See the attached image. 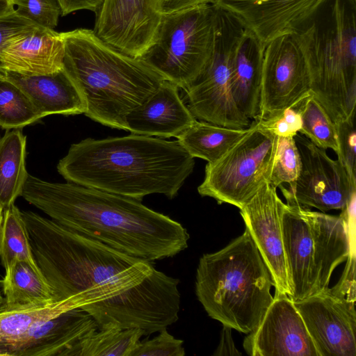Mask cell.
Returning <instances> with one entry per match:
<instances>
[{"instance_id":"6da1fadb","label":"cell","mask_w":356,"mask_h":356,"mask_svg":"<svg viewBox=\"0 0 356 356\" xmlns=\"http://www.w3.org/2000/svg\"><path fill=\"white\" fill-rule=\"evenodd\" d=\"M35 261L54 300L70 299L99 328L113 325L159 332L179 318V280L141 259L22 211Z\"/></svg>"},{"instance_id":"7a4b0ae2","label":"cell","mask_w":356,"mask_h":356,"mask_svg":"<svg viewBox=\"0 0 356 356\" xmlns=\"http://www.w3.org/2000/svg\"><path fill=\"white\" fill-rule=\"evenodd\" d=\"M21 196L59 225L149 262L188 247L187 229L141 200L29 174Z\"/></svg>"},{"instance_id":"3957f363","label":"cell","mask_w":356,"mask_h":356,"mask_svg":"<svg viewBox=\"0 0 356 356\" xmlns=\"http://www.w3.org/2000/svg\"><path fill=\"white\" fill-rule=\"evenodd\" d=\"M194 165L177 140L131 134L74 143L57 170L68 182L142 200L154 193L174 198Z\"/></svg>"},{"instance_id":"277c9868","label":"cell","mask_w":356,"mask_h":356,"mask_svg":"<svg viewBox=\"0 0 356 356\" xmlns=\"http://www.w3.org/2000/svg\"><path fill=\"white\" fill-rule=\"evenodd\" d=\"M63 68L79 88L85 115L103 125L126 130L125 118L165 80L140 58L99 39L93 30L60 33Z\"/></svg>"},{"instance_id":"5b68a950","label":"cell","mask_w":356,"mask_h":356,"mask_svg":"<svg viewBox=\"0 0 356 356\" xmlns=\"http://www.w3.org/2000/svg\"><path fill=\"white\" fill-rule=\"evenodd\" d=\"M273 285L246 228L222 249L203 254L196 270L195 293L207 314L245 334L261 322L273 300Z\"/></svg>"},{"instance_id":"8992f818","label":"cell","mask_w":356,"mask_h":356,"mask_svg":"<svg viewBox=\"0 0 356 356\" xmlns=\"http://www.w3.org/2000/svg\"><path fill=\"white\" fill-rule=\"evenodd\" d=\"M355 1L327 0L292 33L307 66L311 94L334 124L355 115Z\"/></svg>"},{"instance_id":"52a82bcc","label":"cell","mask_w":356,"mask_h":356,"mask_svg":"<svg viewBox=\"0 0 356 356\" xmlns=\"http://www.w3.org/2000/svg\"><path fill=\"white\" fill-rule=\"evenodd\" d=\"M355 199L339 216L285 204L282 216L284 249L290 289L298 301L328 288L334 269L355 247L350 221Z\"/></svg>"},{"instance_id":"ba28073f","label":"cell","mask_w":356,"mask_h":356,"mask_svg":"<svg viewBox=\"0 0 356 356\" xmlns=\"http://www.w3.org/2000/svg\"><path fill=\"white\" fill-rule=\"evenodd\" d=\"M218 9L204 4L162 14L140 58L165 80L184 89L201 74L216 43Z\"/></svg>"},{"instance_id":"9c48e42d","label":"cell","mask_w":356,"mask_h":356,"mask_svg":"<svg viewBox=\"0 0 356 356\" xmlns=\"http://www.w3.org/2000/svg\"><path fill=\"white\" fill-rule=\"evenodd\" d=\"M278 138L252 120L246 135L219 159L207 163L204 180L197 187L199 194L218 204L243 207L269 183Z\"/></svg>"},{"instance_id":"30bf717a","label":"cell","mask_w":356,"mask_h":356,"mask_svg":"<svg viewBox=\"0 0 356 356\" xmlns=\"http://www.w3.org/2000/svg\"><path fill=\"white\" fill-rule=\"evenodd\" d=\"M217 8L218 23L213 54L201 74L183 89L182 100L200 121L231 128H247L252 121L237 107L230 83L232 51L238 22Z\"/></svg>"},{"instance_id":"8fae6325","label":"cell","mask_w":356,"mask_h":356,"mask_svg":"<svg viewBox=\"0 0 356 356\" xmlns=\"http://www.w3.org/2000/svg\"><path fill=\"white\" fill-rule=\"evenodd\" d=\"M300 159L298 179L291 188L280 186L286 204L302 208H316L322 212L346 209L355 197L343 163L331 159L320 148L298 134L294 136Z\"/></svg>"},{"instance_id":"7c38bea8","label":"cell","mask_w":356,"mask_h":356,"mask_svg":"<svg viewBox=\"0 0 356 356\" xmlns=\"http://www.w3.org/2000/svg\"><path fill=\"white\" fill-rule=\"evenodd\" d=\"M311 94L303 54L292 34L264 44L259 111L256 120H267Z\"/></svg>"},{"instance_id":"4fadbf2b","label":"cell","mask_w":356,"mask_h":356,"mask_svg":"<svg viewBox=\"0 0 356 356\" xmlns=\"http://www.w3.org/2000/svg\"><path fill=\"white\" fill-rule=\"evenodd\" d=\"M318 356H356L355 304L327 289L293 301Z\"/></svg>"},{"instance_id":"5bb4252c","label":"cell","mask_w":356,"mask_h":356,"mask_svg":"<svg viewBox=\"0 0 356 356\" xmlns=\"http://www.w3.org/2000/svg\"><path fill=\"white\" fill-rule=\"evenodd\" d=\"M95 34L130 56L139 58L150 45L161 20L157 0H104Z\"/></svg>"},{"instance_id":"9a60e30c","label":"cell","mask_w":356,"mask_h":356,"mask_svg":"<svg viewBox=\"0 0 356 356\" xmlns=\"http://www.w3.org/2000/svg\"><path fill=\"white\" fill-rule=\"evenodd\" d=\"M243 348L251 356H318L293 300L279 291L259 326L245 338Z\"/></svg>"},{"instance_id":"2e32d148","label":"cell","mask_w":356,"mask_h":356,"mask_svg":"<svg viewBox=\"0 0 356 356\" xmlns=\"http://www.w3.org/2000/svg\"><path fill=\"white\" fill-rule=\"evenodd\" d=\"M284 205L277 193V188L266 182L240 209V213L245 228L270 272L275 291L289 296L282 229Z\"/></svg>"},{"instance_id":"e0dca14e","label":"cell","mask_w":356,"mask_h":356,"mask_svg":"<svg viewBox=\"0 0 356 356\" xmlns=\"http://www.w3.org/2000/svg\"><path fill=\"white\" fill-rule=\"evenodd\" d=\"M327 0H218L225 10L265 44L290 35L311 19Z\"/></svg>"},{"instance_id":"ac0fdd59","label":"cell","mask_w":356,"mask_h":356,"mask_svg":"<svg viewBox=\"0 0 356 356\" xmlns=\"http://www.w3.org/2000/svg\"><path fill=\"white\" fill-rule=\"evenodd\" d=\"M99 328L86 312H64L29 330L19 338L0 345V355L71 356L79 341Z\"/></svg>"},{"instance_id":"d6986e66","label":"cell","mask_w":356,"mask_h":356,"mask_svg":"<svg viewBox=\"0 0 356 356\" xmlns=\"http://www.w3.org/2000/svg\"><path fill=\"white\" fill-rule=\"evenodd\" d=\"M64 53L60 33L36 26L6 42L0 49V68L27 76L50 74L63 68Z\"/></svg>"},{"instance_id":"ffe728a7","label":"cell","mask_w":356,"mask_h":356,"mask_svg":"<svg viewBox=\"0 0 356 356\" xmlns=\"http://www.w3.org/2000/svg\"><path fill=\"white\" fill-rule=\"evenodd\" d=\"M196 121L181 98L179 88L167 80L125 118L126 131L160 138H177Z\"/></svg>"},{"instance_id":"44dd1931","label":"cell","mask_w":356,"mask_h":356,"mask_svg":"<svg viewBox=\"0 0 356 356\" xmlns=\"http://www.w3.org/2000/svg\"><path fill=\"white\" fill-rule=\"evenodd\" d=\"M264 44L238 22L234 38L230 83L238 109L249 120L257 119L259 111Z\"/></svg>"},{"instance_id":"7402d4cb","label":"cell","mask_w":356,"mask_h":356,"mask_svg":"<svg viewBox=\"0 0 356 356\" xmlns=\"http://www.w3.org/2000/svg\"><path fill=\"white\" fill-rule=\"evenodd\" d=\"M19 87L42 118L85 113L86 104L77 85L63 68L53 74L27 76L4 72L2 76Z\"/></svg>"},{"instance_id":"603a6c76","label":"cell","mask_w":356,"mask_h":356,"mask_svg":"<svg viewBox=\"0 0 356 356\" xmlns=\"http://www.w3.org/2000/svg\"><path fill=\"white\" fill-rule=\"evenodd\" d=\"M250 129L251 124L247 128L236 129L197 120L177 138L191 156L211 163L222 156Z\"/></svg>"},{"instance_id":"cb8c5ba5","label":"cell","mask_w":356,"mask_h":356,"mask_svg":"<svg viewBox=\"0 0 356 356\" xmlns=\"http://www.w3.org/2000/svg\"><path fill=\"white\" fill-rule=\"evenodd\" d=\"M26 137L19 129L7 130L0 139V204L3 209L21 196L28 177Z\"/></svg>"},{"instance_id":"d4e9b609","label":"cell","mask_w":356,"mask_h":356,"mask_svg":"<svg viewBox=\"0 0 356 356\" xmlns=\"http://www.w3.org/2000/svg\"><path fill=\"white\" fill-rule=\"evenodd\" d=\"M1 282L6 307L54 300L50 286L42 273L26 262L16 261L5 269Z\"/></svg>"},{"instance_id":"484cf974","label":"cell","mask_w":356,"mask_h":356,"mask_svg":"<svg viewBox=\"0 0 356 356\" xmlns=\"http://www.w3.org/2000/svg\"><path fill=\"white\" fill-rule=\"evenodd\" d=\"M75 309L69 300L49 301L0 309V345L9 343L31 330L70 309Z\"/></svg>"},{"instance_id":"4316f807","label":"cell","mask_w":356,"mask_h":356,"mask_svg":"<svg viewBox=\"0 0 356 356\" xmlns=\"http://www.w3.org/2000/svg\"><path fill=\"white\" fill-rule=\"evenodd\" d=\"M143 335L140 328L102 327L82 339L71 356H131Z\"/></svg>"},{"instance_id":"83f0119b","label":"cell","mask_w":356,"mask_h":356,"mask_svg":"<svg viewBox=\"0 0 356 356\" xmlns=\"http://www.w3.org/2000/svg\"><path fill=\"white\" fill-rule=\"evenodd\" d=\"M0 259L4 269L16 261H24L40 271L33 257L22 211L15 204L3 209L0 227Z\"/></svg>"},{"instance_id":"f1b7e54d","label":"cell","mask_w":356,"mask_h":356,"mask_svg":"<svg viewBox=\"0 0 356 356\" xmlns=\"http://www.w3.org/2000/svg\"><path fill=\"white\" fill-rule=\"evenodd\" d=\"M302 119L300 134L317 147L338 152L335 124L325 109L310 94L299 104Z\"/></svg>"},{"instance_id":"f546056e","label":"cell","mask_w":356,"mask_h":356,"mask_svg":"<svg viewBox=\"0 0 356 356\" xmlns=\"http://www.w3.org/2000/svg\"><path fill=\"white\" fill-rule=\"evenodd\" d=\"M42 116L27 95L12 82L0 78V127L19 129L40 120Z\"/></svg>"},{"instance_id":"4dcf8cb0","label":"cell","mask_w":356,"mask_h":356,"mask_svg":"<svg viewBox=\"0 0 356 356\" xmlns=\"http://www.w3.org/2000/svg\"><path fill=\"white\" fill-rule=\"evenodd\" d=\"M300 168L301 159L294 137H279L269 184L277 188L285 183L291 188L298 179Z\"/></svg>"},{"instance_id":"1f68e13d","label":"cell","mask_w":356,"mask_h":356,"mask_svg":"<svg viewBox=\"0 0 356 356\" xmlns=\"http://www.w3.org/2000/svg\"><path fill=\"white\" fill-rule=\"evenodd\" d=\"M15 11L36 25L54 30L61 15L56 0H11Z\"/></svg>"},{"instance_id":"d6a6232c","label":"cell","mask_w":356,"mask_h":356,"mask_svg":"<svg viewBox=\"0 0 356 356\" xmlns=\"http://www.w3.org/2000/svg\"><path fill=\"white\" fill-rule=\"evenodd\" d=\"M355 116L335 124L338 159L343 163L350 181L356 186V134Z\"/></svg>"},{"instance_id":"836d02e7","label":"cell","mask_w":356,"mask_h":356,"mask_svg":"<svg viewBox=\"0 0 356 356\" xmlns=\"http://www.w3.org/2000/svg\"><path fill=\"white\" fill-rule=\"evenodd\" d=\"M183 343L163 328L153 339L140 340L131 356H184Z\"/></svg>"},{"instance_id":"e575fe53","label":"cell","mask_w":356,"mask_h":356,"mask_svg":"<svg viewBox=\"0 0 356 356\" xmlns=\"http://www.w3.org/2000/svg\"><path fill=\"white\" fill-rule=\"evenodd\" d=\"M300 102L287 108L274 117L257 121L261 127L277 137H294L300 132L302 127V119L299 110Z\"/></svg>"},{"instance_id":"d590c367","label":"cell","mask_w":356,"mask_h":356,"mask_svg":"<svg viewBox=\"0 0 356 356\" xmlns=\"http://www.w3.org/2000/svg\"><path fill=\"white\" fill-rule=\"evenodd\" d=\"M39 26L17 13L15 10L0 17V49L10 38ZM3 72L0 68V78Z\"/></svg>"},{"instance_id":"8d00e7d4","label":"cell","mask_w":356,"mask_h":356,"mask_svg":"<svg viewBox=\"0 0 356 356\" xmlns=\"http://www.w3.org/2000/svg\"><path fill=\"white\" fill-rule=\"evenodd\" d=\"M343 273L337 284L330 289L337 296L355 304V248L351 249Z\"/></svg>"},{"instance_id":"74e56055","label":"cell","mask_w":356,"mask_h":356,"mask_svg":"<svg viewBox=\"0 0 356 356\" xmlns=\"http://www.w3.org/2000/svg\"><path fill=\"white\" fill-rule=\"evenodd\" d=\"M64 17L73 12L80 10H88L95 14L99 10L104 0H56Z\"/></svg>"},{"instance_id":"f35d334b","label":"cell","mask_w":356,"mask_h":356,"mask_svg":"<svg viewBox=\"0 0 356 356\" xmlns=\"http://www.w3.org/2000/svg\"><path fill=\"white\" fill-rule=\"evenodd\" d=\"M218 0H157L161 14L170 13L204 4L214 5Z\"/></svg>"},{"instance_id":"ab89813d","label":"cell","mask_w":356,"mask_h":356,"mask_svg":"<svg viewBox=\"0 0 356 356\" xmlns=\"http://www.w3.org/2000/svg\"><path fill=\"white\" fill-rule=\"evenodd\" d=\"M223 325V328L221 332L220 341L218 346L213 353V355H241V353L239 352L236 348L232 337V328L227 326Z\"/></svg>"},{"instance_id":"60d3db41","label":"cell","mask_w":356,"mask_h":356,"mask_svg":"<svg viewBox=\"0 0 356 356\" xmlns=\"http://www.w3.org/2000/svg\"><path fill=\"white\" fill-rule=\"evenodd\" d=\"M15 10L11 0H0V17L8 15Z\"/></svg>"},{"instance_id":"b9f144b4","label":"cell","mask_w":356,"mask_h":356,"mask_svg":"<svg viewBox=\"0 0 356 356\" xmlns=\"http://www.w3.org/2000/svg\"><path fill=\"white\" fill-rule=\"evenodd\" d=\"M4 305H5L4 297L2 295V293L0 290V309H2Z\"/></svg>"},{"instance_id":"7bdbcfd3","label":"cell","mask_w":356,"mask_h":356,"mask_svg":"<svg viewBox=\"0 0 356 356\" xmlns=\"http://www.w3.org/2000/svg\"><path fill=\"white\" fill-rule=\"evenodd\" d=\"M3 208L0 204V227L3 220Z\"/></svg>"}]
</instances>
